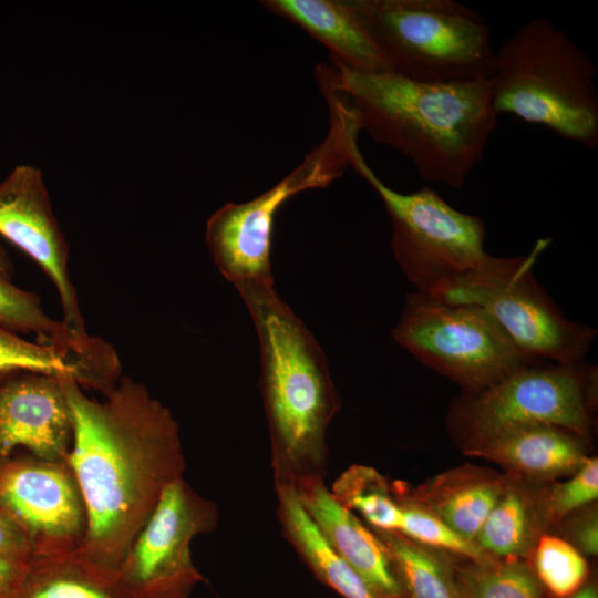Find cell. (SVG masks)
<instances>
[{"instance_id":"cell-27","label":"cell","mask_w":598,"mask_h":598,"mask_svg":"<svg viewBox=\"0 0 598 598\" xmlns=\"http://www.w3.org/2000/svg\"><path fill=\"white\" fill-rule=\"evenodd\" d=\"M532 554L530 566L550 598H568L590 579L585 556L567 539L544 533Z\"/></svg>"},{"instance_id":"cell-10","label":"cell","mask_w":598,"mask_h":598,"mask_svg":"<svg viewBox=\"0 0 598 598\" xmlns=\"http://www.w3.org/2000/svg\"><path fill=\"white\" fill-rule=\"evenodd\" d=\"M596 383L597 369L585 360H534L482 391L463 393L448 422L461 441L527 424L556 425L586 437Z\"/></svg>"},{"instance_id":"cell-22","label":"cell","mask_w":598,"mask_h":598,"mask_svg":"<svg viewBox=\"0 0 598 598\" xmlns=\"http://www.w3.org/2000/svg\"><path fill=\"white\" fill-rule=\"evenodd\" d=\"M19 598H133L117 573L105 569L78 548L34 558Z\"/></svg>"},{"instance_id":"cell-13","label":"cell","mask_w":598,"mask_h":598,"mask_svg":"<svg viewBox=\"0 0 598 598\" xmlns=\"http://www.w3.org/2000/svg\"><path fill=\"white\" fill-rule=\"evenodd\" d=\"M0 235L27 254L52 281L62 306V323L84 348L102 341L85 328L69 275V247L52 212L40 168L21 164L0 183Z\"/></svg>"},{"instance_id":"cell-7","label":"cell","mask_w":598,"mask_h":598,"mask_svg":"<svg viewBox=\"0 0 598 598\" xmlns=\"http://www.w3.org/2000/svg\"><path fill=\"white\" fill-rule=\"evenodd\" d=\"M550 241L539 238L526 255H488L478 268L430 293L448 302L480 306L530 359L557 363L585 360L597 331L567 319L534 276L536 260Z\"/></svg>"},{"instance_id":"cell-28","label":"cell","mask_w":598,"mask_h":598,"mask_svg":"<svg viewBox=\"0 0 598 598\" xmlns=\"http://www.w3.org/2000/svg\"><path fill=\"white\" fill-rule=\"evenodd\" d=\"M394 494L402 509L399 534L454 559L481 561L494 558L476 542L461 536L440 518L400 496L395 491Z\"/></svg>"},{"instance_id":"cell-26","label":"cell","mask_w":598,"mask_h":598,"mask_svg":"<svg viewBox=\"0 0 598 598\" xmlns=\"http://www.w3.org/2000/svg\"><path fill=\"white\" fill-rule=\"evenodd\" d=\"M0 326L12 331L32 332L39 342L80 353H99L111 346L103 341L94 348L82 347L61 320L56 321L45 313L35 293L20 289L2 274H0Z\"/></svg>"},{"instance_id":"cell-19","label":"cell","mask_w":598,"mask_h":598,"mask_svg":"<svg viewBox=\"0 0 598 598\" xmlns=\"http://www.w3.org/2000/svg\"><path fill=\"white\" fill-rule=\"evenodd\" d=\"M0 372H37L74 380L84 390L110 392L121 379V363L114 349L80 353L31 342L0 326Z\"/></svg>"},{"instance_id":"cell-17","label":"cell","mask_w":598,"mask_h":598,"mask_svg":"<svg viewBox=\"0 0 598 598\" xmlns=\"http://www.w3.org/2000/svg\"><path fill=\"white\" fill-rule=\"evenodd\" d=\"M505 483L506 477L496 472L465 464L442 472L416 487L400 481L392 485L396 494L475 542Z\"/></svg>"},{"instance_id":"cell-33","label":"cell","mask_w":598,"mask_h":598,"mask_svg":"<svg viewBox=\"0 0 598 598\" xmlns=\"http://www.w3.org/2000/svg\"><path fill=\"white\" fill-rule=\"evenodd\" d=\"M568 598H598V588L596 580L589 579L581 589H579L575 595Z\"/></svg>"},{"instance_id":"cell-16","label":"cell","mask_w":598,"mask_h":598,"mask_svg":"<svg viewBox=\"0 0 598 598\" xmlns=\"http://www.w3.org/2000/svg\"><path fill=\"white\" fill-rule=\"evenodd\" d=\"M462 442L465 454L537 482L570 476L587 457L584 436L549 424L507 426Z\"/></svg>"},{"instance_id":"cell-12","label":"cell","mask_w":598,"mask_h":598,"mask_svg":"<svg viewBox=\"0 0 598 598\" xmlns=\"http://www.w3.org/2000/svg\"><path fill=\"white\" fill-rule=\"evenodd\" d=\"M0 515L25 536L34 558L80 547L86 511L68 462L33 455L0 462Z\"/></svg>"},{"instance_id":"cell-34","label":"cell","mask_w":598,"mask_h":598,"mask_svg":"<svg viewBox=\"0 0 598 598\" xmlns=\"http://www.w3.org/2000/svg\"><path fill=\"white\" fill-rule=\"evenodd\" d=\"M12 271L11 261L6 251L0 247V274L11 279Z\"/></svg>"},{"instance_id":"cell-29","label":"cell","mask_w":598,"mask_h":598,"mask_svg":"<svg viewBox=\"0 0 598 598\" xmlns=\"http://www.w3.org/2000/svg\"><path fill=\"white\" fill-rule=\"evenodd\" d=\"M598 497V460L586 457L569 480L555 484L543 493L548 524L559 522Z\"/></svg>"},{"instance_id":"cell-11","label":"cell","mask_w":598,"mask_h":598,"mask_svg":"<svg viewBox=\"0 0 598 598\" xmlns=\"http://www.w3.org/2000/svg\"><path fill=\"white\" fill-rule=\"evenodd\" d=\"M219 511L184 478L172 482L134 538L117 575L133 598H189L204 577L192 556L193 540L214 532Z\"/></svg>"},{"instance_id":"cell-6","label":"cell","mask_w":598,"mask_h":598,"mask_svg":"<svg viewBox=\"0 0 598 598\" xmlns=\"http://www.w3.org/2000/svg\"><path fill=\"white\" fill-rule=\"evenodd\" d=\"M392 72L433 82L488 80L491 28L454 0H348Z\"/></svg>"},{"instance_id":"cell-23","label":"cell","mask_w":598,"mask_h":598,"mask_svg":"<svg viewBox=\"0 0 598 598\" xmlns=\"http://www.w3.org/2000/svg\"><path fill=\"white\" fill-rule=\"evenodd\" d=\"M374 532L385 546L404 598H457L454 558L399 533Z\"/></svg>"},{"instance_id":"cell-9","label":"cell","mask_w":598,"mask_h":598,"mask_svg":"<svg viewBox=\"0 0 598 598\" xmlns=\"http://www.w3.org/2000/svg\"><path fill=\"white\" fill-rule=\"evenodd\" d=\"M349 165L381 198L392 223L393 255L416 291L430 293L488 257L478 216L455 209L427 186L412 193L392 189L367 164L358 138L350 145Z\"/></svg>"},{"instance_id":"cell-4","label":"cell","mask_w":598,"mask_h":598,"mask_svg":"<svg viewBox=\"0 0 598 598\" xmlns=\"http://www.w3.org/2000/svg\"><path fill=\"white\" fill-rule=\"evenodd\" d=\"M598 71L569 34L535 18L496 50L489 79L495 112L598 147Z\"/></svg>"},{"instance_id":"cell-24","label":"cell","mask_w":598,"mask_h":598,"mask_svg":"<svg viewBox=\"0 0 598 598\" xmlns=\"http://www.w3.org/2000/svg\"><path fill=\"white\" fill-rule=\"evenodd\" d=\"M329 489L339 504L352 513H359L370 528L399 533L402 509L393 485L374 467L350 465Z\"/></svg>"},{"instance_id":"cell-32","label":"cell","mask_w":598,"mask_h":598,"mask_svg":"<svg viewBox=\"0 0 598 598\" xmlns=\"http://www.w3.org/2000/svg\"><path fill=\"white\" fill-rule=\"evenodd\" d=\"M0 557L34 559L25 536L10 520L0 515Z\"/></svg>"},{"instance_id":"cell-30","label":"cell","mask_w":598,"mask_h":598,"mask_svg":"<svg viewBox=\"0 0 598 598\" xmlns=\"http://www.w3.org/2000/svg\"><path fill=\"white\" fill-rule=\"evenodd\" d=\"M569 538L584 556H597L598 554V518L596 508H587L575 516L568 528Z\"/></svg>"},{"instance_id":"cell-2","label":"cell","mask_w":598,"mask_h":598,"mask_svg":"<svg viewBox=\"0 0 598 598\" xmlns=\"http://www.w3.org/2000/svg\"><path fill=\"white\" fill-rule=\"evenodd\" d=\"M316 78L347 97L361 131L408 157L422 178L454 189L464 186L498 127L489 79L433 83L336 64L318 65Z\"/></svg>"},{"instance_id":"cell-5","label":"cell","mask_w":598,"mask_h":598,"mask_svg":"<svg viewBox=\"0 0 598 598\" xmlns=\"http://www.w3.org/2000/svg\"><path fill=\"white\" fill-rule=\"evenodd\" d=\"M328 134L303 161L274 187L245 203H228L207 220L205 240L214 264L240 296L274 288L271 243L279 208L293 195L324 188L349 165L351 143L361 132L350 103L337 95L326 97Z\"/></svg>"},{"instance_id":"cell-1","label":"cell","mask_w":598,"mask_h":598,"mask_svg":"<svg viewBox=\"0 0 598 598\" xmlns=\"http://www.w3.org/2000/svg\"><path fill=\"white\" fill-rule=\"evenodd\" d=\"M74 437L68 457L86 511L80 551L117 573L165 488L184 476L179 426L136 380L121 378L102 401L63 380Z\"/></svg>"},{"instance_id":"cell-8","label":"cell","mask_w":598,"mask_h":598,"mask_svg":"<svg viewBox=\"0 0 598 598\" xmlns=\"http://www.w3.org/2000/svg\"><path fill=\"white\" fill-rule=\"evenodd\" d=\"M392 338L463 393L482 391L534 361L480 306L420 291L406 296Z\"/></svg>"},{"instance_id":"cell-25","label":"cell","mask_w":598,"mask_h":598,"mask_svg":"<svg viewBox=\"0 0 598 598\" xmlns=\"http://www.w3.org/2000/svg\"><path fill=\"white\" fill-rule=\"evenodd\" d=\"M457 598H543L544 589L524 559L454 561Z\"/></svg>"},{"instance_id":"cell-18","label":"cell","mask_w":598,"mask_h":598,"mask_svg":"<svg viewBox=\"0 0 598 598\" xmlns=\"http://www.w3.org/2000/svg\"><path fill=\"white\" fill-rule=\"evenodd\" d=\"M270 12L321 42L332 64L359 72L391 71L390 63L348 0H265Z\"/></svg>"},{"instance_id":"cell-21","label":"cell","mask_w":598,"mask_h":598,"mask_svg":"<svg viewBox=\"0 0 598 598\" xmlns=\"http://www.w3.org/2000/svg\"><path fill=\"white\" fill-rule=\"evenodd\" d=\"M547 525L543 494L532 493L518 478L506 477L475 542L494 558L525 559Z\"/></svg>"},{"instance_id":"cell-35","label":"cell","mask_w":598,"mask_h":598,"mask_svg":"<svg viewBox=\"0 0 598 598\" xmlns=\"http://www.w3.org/2000/svg\"><path fill=\"white\" fill-rule=\"evenodd\" d=\"M18 373V372H17ZM12 373H4V372H0V382L3 381L8 375H10Z\"/></svg>"},{"instance_id":"cell-14","label":"cell","mask_w":598,"mask_h":598,"mask_svg":"<svg viewBox=\"0 0 598 598\" xmlns=\"http://www.w3.org/2000/svg\"><path fill=\"white\" fill-rule=\"evenodd\" d=\"M63 380L18 372L0 382V462L19 447L42 460L68 462L74 424Z\"/></svg>"},{"instance_id":"cell-15","label":"cell","mask_w":598,"mask_h":598,"mask_svg":"<svg viewBox=\"0 0 598 598\" xmlns=\"http://www.w3.org/2000/svg\"><path fill=\"white\" fill-rule=\"evenodd\" d=\"M324 480L303 478L293 486L307 515L329 547L362 578L375 598H404L382 540L333 498Z\"/></svg>"},{"instance_id":"cell-20","label":"cell","mask_w":598,"mask_h":598,"mask_svg":"<svg viewBox=\"0 0 598 598\" xmlns=\"http://www.w3.org/2000/svg\"><path fill=\"white\" fill-rule=\"evenodd\" d=\"M281 534L316 579L342 598H375L362 578L326 543L293 486H274Z\"/></svg>"},{"instance_id":"cell-31","label":"cell","mask_w":598,"mask_h":598,"mask_svg":"<svg viewBox=\"0 0 598 598\" xmlns=\"http://www.w3.org/2000/svg\"><path fill=\"white\" fill-rule=\"evenodd\" d=\"M32 560L0 557V598H19Z\"/></svg>"},{"instance_id":"cell-3","label":"cell","mask_w":598,"mask_h":598,"mask_svg":"<svg viewBox=\"0 0 598 598\" xmlns=\"http://www.w3.org/2000/svg\"><path fill=\"white\" fill-rule=\"evenodd\" d=\"M241 298L259 340L274 486L326 478L328 426L341 408L326 355L275 288Z\"/></svg>"}]
</instances>
